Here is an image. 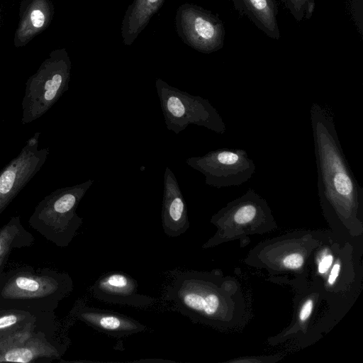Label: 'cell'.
Returning <instances> with one entry per match:
<instances>
[{
  "label": "cell",
  "instance_id": "1",
  "mask_svg": "<svg viewBox=\"0 0 363 363\" xmlns=\"http://www.w3.org/2000/svg\"><path fill=\"white\" fill-rule=\"evenodd\" d=\"M69 65L60 50H53L26 82L21 122L30 123L43 116L67 91Z\"/></svg>",
  "mask_w": 363,
  "mask_h": 363
},
{
  "label": "cell",
  "instance_id": "2",
  "mask_svg": "<svg viewBox=\"0 0 363 363\" xmlns=\"http://www.w3.org/2000/svg\"><path fill=\"white\" fill-rule=\"evenodd\" d=\"M167 130L178 134L189 125L205 127L217 133L225 132V125L210 102L201 96L172 87L163 82L156 84Z\"/></svg>",
  "mask_w": 363,
  "mask_h": 363
},
{
  "label": "cell",
  "instance_id": "3",
  "mask_svg": "<svg viewBox=\"0 0 363 363\" xmlns=\"http://www.w3.org/2000/svg\"><path fill=\"white\" fill-rule=\"evenodd\" d=\"M186 163L205 177L206 184L216 188L240 186L252 177L256 168L242 149H218L189 157Z\"/></svg>",
  "mask_w": 363,
  "mask_h": 363
},
{
  "label": "cell",
  "instance_id": "4",
  "mask_svg": "<svg viewBox=\"0 0 363 363\" xmlns=\"http://www.w3.org/2000/svg\"><path fill=\"white\" fill-rule=\"evenodd\" d=\"M40 133L26 143L19 154L0 170V211L40 171L49 155L48 148L39 147Z\"/></svg>",
  "mask_w": 363,
  "mask_h": 363
},
{
  "label": "cell",
  "instance_id": "5",
  "mask_svg": "<svg viewBox=\"0 0 363 363\" xmlns=\"http://www.w3.org/2000/svg\"><path fill=\"white\" fill-rule=\"evenodd\" d=\"M92 296L104 302L141 308L151 305L154 299L138 292V283L121 272H110L101 276L91 286Z\"/></svg>",
  "mask_w": 363,
  "mask_h": 363
},
{
  "label": "cell",
  "instance_id": "6",
  "mask_svg": "<svg viewBox=\"0 0 363 363\" xmlns=\"http://www.w3.org/2000/svg\"><path fill=\"white\" fill-rule=\"evenodd\" d=\"M162 225L164 233L176 238L189 228L186 204L175 175L166 167L164 175V193Z\"/></svg>",
  "mask_w": 363,
  "mask_h": 363
},
{
  "label": "cell",
  "instance_id": "7",
  "mask_svg": "<svg viewBox=\"0 0 363 363\" xmlns=\"http://www.w3.org/2000/svg\"><path fill=\"white\" fill-rule=\"evenodd\" d=\"M54 10L50 0H22L19 6V21L14 33L16 48L26 45L47 29Z\"/></svg>",
  "mask_w": 363,
  "mask_h": 363
},
{
  "label": "cell",
  "instance_id": "8",
  "mask_svg": "<svg viewBox=\"0 0 363 363\" xmlns=\"http://www.w3.org/2000/svg\"><path fill=\"white\" fill-rule=\"evenodd\" d=\"M78 317L94 329L114 337L128 336L146 330V326L138 320L108 310L82 306Z\"/></svg>",
  "mask_w": 363,
  "mask_h": 363
},
{
  "label": "cell",
  "instance_id": "9",
  "mask_svg": "<svg viewBox=\"0 0 363 363\" xmlns=\"http://www.w3.org/2000/svg\"><path fill=\"white\" fill-rule=\"evenodd\" d=\"M238 11L274 40H279L277 3L275 0H230Z\"/></svg>",
  "mask_w": 363,
  "mask_h": 363
},
{
  "label": "cell",
  "instance_id": "10",
  "mask_svg": "<svg viewBox=\"0 0 363 363\" xmlns=\"http://www.w3.org/2000/svg\"><path fill=\"white\" fill-rule=\"evenodd\" d=\"M315 0H288L286 9L298 21L309 19L314 11Z\"/></svg>",
  "mask_w": 363,
  "mask_h": 363
},
{
  "label": "cell",
  "instance_id": "11",
  "mask_svg": "<svg viewBox=\"0 0 363 363\" xmlns=\"http://www.w3.org/2000/svg\"><path fill=\"white\" fill-rule=\"evenodd\" d=\"M33 358V354L27 349H17L9 351L5 355V359L9 362L26 363Z\"/></svg>",
  "mask_w": 363,
  "mask_h": 363
},
{
  "label": "cell",
  "instance_id": "12",
  "mask_svg": "<svg viewBox=\"0 0 363 363\" xmlns=\"http://www.w3.org/2000/svg\"><path fill=\"white\" fill-rule=\"evenodd\" d=\"M284 264L287 268L297 269L301 267L303 262V257L298 253L291 254L284 259Z\"/></svg>",
  "mask_w": 363,
  "mask_h": 363
},
{
  "label": "cell",
  "instance_id": "13",
  "mask_svg": "<svg viewBox=\"0 0 363 363\" xmlns=\"http://www.w3.org/2000/svg\"><path fill=\"white\" fill-rule=\"evenodd\" d=\"M17 286L24 290L34 291L39 288V284L31 279L19 277L16 279Z\"/></svg>",
  "mask_w": 363,
  "mask_h": 363
},
{
  "label": "cell",
  "instance_id": "14",
  "mask_svg": "<svg viewBox=\"0 0 363 363\" xmlns=\"http://www.w3.org/2000/svg\"><path fill=\"white\" fill-rule=\"evenodd\" d=\"M313 308V301L311 300L307 301L303 306L299 318L302 321L306 320L311 315Z\"/></svg>",
  "mask_w": 363,
  "mask_h": 363
},
{
  "label": "cell",
  "instance_id": "15",
  "mask_svg": "<svg viewBox=\"0 0 363 363\" xmlns=\"http://www.w3.org/2000/svg\"><path fill=\"white\" fill-rule=\"evenodd\" d=\"M333 257L332 255H329L325 256L321 262L319 263L318 265V271L320 273L323 274L326 272L328 269L330 268L332 262H333Z\"/></svg>",
  "mask_w": 363,
  "mask_h": 363
},
{
  "label": "cell",
  "instance_id": "16",
  "mask_svg": "<svg viewBox=\"0 0 363 363\" xmlns=\"http://www.w3.org/2000/svg\"><path fill=\"white\" fill-rule=\"evenodd\" d=\"M17 321V318L13 315H6L0 318V328L13 325Z\"/></svg>",
  "mask_w": 363,
  "mask_h": 363
},
{
  "label": "cell",
  "instance_id": "17",
  "mask_svg": "<svg viewBox=\"0 0 363 363\" xmlns=\"http://www.w3.org/2000/svg\"><path fill=\"white\" fill-rule=\"evenodd\" d=\"M340 269V266L339 264H335L333 266L328 279V283L330 284H333L335 281L339 274Z\"/></svg>",
  "mask_w": 363,
  "mask_h": 363
},
{
  "label": "cell",
  "instance_id": "18",
  "mask_svg": "<svg viewBox=\"0 0 363 363\" xmlns=\"http://www.w3.org/2000/svg\"><path fill=\"white\" fill-rule=\"evenodd\" d=\"M1 13H2V11H1V9H0V28L1 26V19H2Z\"/></svg>",
  "mask_w": 363,
  "mask_h": 363
},
{
  "label": "cell",
  "instance_id": "19",
  "mask_svg": "<svg viewBox=\"0 0 363 363\" xmlns=\"http://www.w3.org/2000/svg\"><path fill=\"white\" fill-rule=\"evenodd\" d=\"M147 1H148L149 2H150V3H155V2H156V1H158V0H147Z\"/></svg>",
  "mask_w": 363,
  "mask_h": 363
},
{
  "label": "cell",
  "instance_id": "20",
  "mask_svg": "<svg viewBox=\"0 0 363 363\" xmlns=\"http://www.w3.org/2000/svg\"><path fill=\"white\" fill-rule=\"evenodd\" d=\"M0 248H1V246H0Z\"/></svg>",
  "mask_w": 363,
  "mask_h": 363
}]
</instances>
